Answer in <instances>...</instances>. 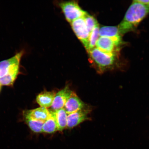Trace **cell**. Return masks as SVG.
I'll return each mask as SVG.
<instances>
[{"instance_id":"2e32d148","label":"cell","mask_w":149,"mask_h":149,"mask_svg":"<svg viewBox=\"0 0 149 149\" xmlns=\"http://www.w3.org/2000/svg\"><path fill=\"white\" fill-rule=\"evenodd\" d=\"M100 28L99 25L96 26L90 33L89 35L88 47L87 51H89L95 48L97 42L99 37Z\"/></svg>"},{"instance_id":"52a82bcc","label":"cell","mask_w":149,"mask_h":149,"mask_svg":"<svg viewBox=\"0 0 149 149\" xmlns=\"http://www.w3.org/2000/svg\"><path fill=\"white\" fill-rule=\"evenodd\" d=\"M72 92L68 86H66L64 88L56 93L51 107V111H55L64 108Z\"/></svg>"},{"instance_id":"6da1fadb","label":"cell","mask_w":149,"mask_h":149,"mask_svg":"<svg viewBox=\"0 0 149 149\" xmlns=\"http://www.w3.org/2000/svg\"><path fill=\"white\" fill-rule=\"evenodd\" d=\"M149 14V8L137 1H134L118 26L122 35L135 30Z\"/></svg>"},{"instance_id":"4fadbf2b","label":"cell","mask_w":149,"mask_h":149,"mask_svg":"<svg viewBox=\"0 0 149 149\" xmlns=\"http://www.w3.org/2000/svg\"><path fill=\"white\" fill-rule=\"evenodd\" d=\"M50 111L49 116L44 122L42 127V132L47 134H52L58 131L55 111Z\"/></svg>"},{"instance_id":"277c9868","label":"cell","mask_w":149,"mask_h":149,"mask_svg":"<svg viewBox=\"0 0 149 149\" xmlns=\"http://www.w3.org/2000/svg\"><path fill=\"white\" fill-rule=\"evenodd\" d=\"M59 6L67 20L70 23L77 19L84 17L87 13L74 1L64 2L59 3Z\"/></svg>"},{"instance_id":"7a4b0ae2","label":"cell","mask_w":149,"mask_h":149,"mask_svg":"<svg viewBox=\"0 0 149 149\" xmlns=\"http://www.w3.org/2000/svg\"><path fill=\"white\" fill-rule=\"evenodd\" d=\"M22 51L16 54L13 57L0 62V84L11 86L19 74L20 62L24 55Z\"/></svg>"},{"instance_id":"e0dca14e","label":"cell","mask_w":149,"mask_h":149,"mask_svg":"<svg viewBox=\"0 0 149 149\" xmlns=\"http://www.w3.org/2000/svg\"><path fill=\"white\" fill-rule=\"evenodd\" d=\"M89 32L90 33L94 28L98 25L97 21L94 17L87 13L83 17Z\"/></svg>"},{"instance_id":"9c48e42d","label":"cell","mask_w":149,"mask_h":149,"mask_svg":"<svg viewBox=\"0 0 149 149\" xmlns=\"http://www.w3.org/2000/svg\"><path fill=\"white\" fill-rule=\"evenodd\" d=\"M100 37H106L111 38L119 45L122 44V35L120 34L118 26H104L100 28Z\"/></svg>"},{"instance_id":"8fae6325","label":"cell","mask_w":149,"mask_h":149,"mask_svg":"<svg viewBox=\"0 0 149 149\" xmlns=\"http://www.w3.org/2000/svg\"><path fill=\"white\" fill-rule=\"evenodd\" d=\"M50 114V111L46 108L40 107L24 111V116L29 117L35 120L45 122Z\"/></svg>"},{"instance_id":"30bf717a","label":"cell","mask_w":149,"mask_h":149,"mask_svg":"<svg viewBox=\"0 0 149 149\" xmlns=\"http://www.w3.org/2000/svg\"><path fill=\"white\" fill-rule=\"evenodd\" d=\"M96 48L102 52L107 53H115L120 45L112 39L106 37H100L96 44Z\"/></svg>"},{"instance_id":"8992f818","label":"cell","mask_w":149,"mask_h":149,"mask_svg":"<svg viewBox=\"0 0 149 149\" xmlns=\"http://www.w3.org/2000/svg\"><path fill=\"white\" fill-rule=\"evenodd\" d=\"M91 108L87 105L84 109L68 115L67 128L71 129L84 121L88 120Z\"/></svg>"},{"instance_id":"5bb4252c","label":"cell","mask_w":149,"mask_h":149,"mask_svg":"<svg viewBox=\"0 0 149 149\" xmlns=\"http://www.w3.org/2000/svg\"><path fill=\"white\" fill-rule=\"evenodd\" d=\"M58 131H62L67 128L68 114L64 108L55 111Z\"/></svg>"},{"instance_id":"ac0fdd59","label":"cell","mask_w":149,"mask_h":149,"mask_svg":"<svg viewBox=\"0 0 149 149\" xmlns=\"http://www.w3.org/2000/svg\"><path fill=\"white\" fill-rule=\"evenodd\" d=\"M136 1L139 2L146 6L149 8V0H136Z\"/></svg>"},{"instance_id":"9a60e30c","label":"cell","mask_w":149,"mask_h":149,"mask_svg":"<svg viewBox=\"0 0 149 149\" xmlns=\"http://www.w3.org/2000/svg\"><path fill=\"white\" fill-rule=\"evenodd\" d=\"M28 126L35 133H42V127L44 122L33 120L29 117L24 116Z\"/></svg>"},{"instance_id":"7c38bea8","label":"cell","mask_w":149,"mask_h":149,"mask_svg":"<svg viewBox=\"0 0 149 149\" xmlns=\"http://www.w3.org/2000/svg\"><path fill=\"white\" fill-rule=\"evenodd\" d=\"M56 93L54 91H44L38 95L36 101L40 107L47 108L51 107L53 104Z\"/></svg>"},{"instance_id":"d6986e66","label":"cell","mask_w":149,"mask_h":149,"mask_svg":"<svg viewBox=\"0 0 149 149\" xmlns=\"http://www.w3.org/2000/svg\"><path fill=\"white\" fill-rule=\"evenodd\" d=\"M1 84H0V90H1Z\"/></svg>"},{"instance_id":"3957f363","label":"cell","mask_w":149,"mask_h":149,"mask_svg":"<svg viewBox=\"0 0 149 149\" xmlns=\"http://www.w3.org/2000/svg\"><path fill=\"white\" fill-rule=\"evenodd\" d=\"M91 58L95 63L100 72H103L113 68L116 62L115 53H107L94 48L88 51Z\"/></svg>"},{"instance_id":"5b68a950","label":"cell","mask_w":149,"mask_h":149,"mask_svg":"<svg viewBox=\"0 0 149 149\" xmlns=\"http://www.w3.org/2000/svg\"><path fill=\"white\" fill-rule=\"evenodd\" d=\"M71 23L72 29L76 36L83 43L87 50L90 33L87 29L84 18L77 19Z\"/></svg>"},{"instance_id":"ba28073f","label":"cell","mask_w":149,"mask_h":149,"mask_svg":"<svg viewBox=\"0 0 149 149\" xmlns=\"http://www.w3.org/2000/svg\"><path fill=\"white\" fill-rule=\"evenodd\" d=\"M87 105L81 100L76 93L72 92L64 107L68 114L81 110Z\"/></svg>"}]
</instances>
